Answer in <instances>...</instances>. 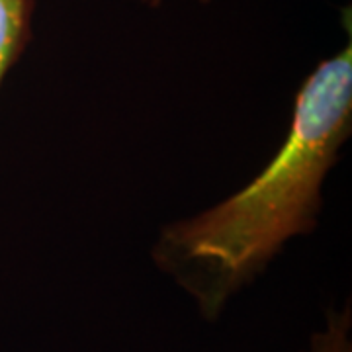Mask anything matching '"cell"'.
Returning a JSON list of instances; mask_svg holds the SVG:
<instances>
[{
    "mask_svg": "<svg viewBox=\"0 0 352 352\" xmlns=\"http://www.w3.org/2000/svg\"><path fill=\"white\" fill-rule=\"evenodd\" d=\"M298 352H352V307H329L323 325L309 335Z\"/></svg>",
    "mask_w": 352,
    "mask_h": 352,
    "instance_id": "3957f363",
    "label": "cell"
},
{
    "mask_svg": "<svg viewBox=\"0 0 352 352\" xmlns=\"http://www.w3.org/2000/svg\"><path fill=\"white\" fill-rule=\"evenodd\" d=\"M163 2L164 0H141V4H143V6L153 8V10H155V8H161V6H163Z\"/></svg>",
    "mask_w": 352,
    "mask_h": 352,
    "instance_id": "277c9868",
    "label": "cell"
},
{
    "mask_svg": "<svg viewBox=\"0 0 352 352\" xmlns=\"http://www.w3.org/2000/svg\"><path fill=\"white\" fill-rule=\"evenodd\" d=\"M352 135V43L323 59L296 92L284 143L239 192L161 227L153 264L214 323L289 241L314 233L323 186Z\"/></svg>",
    "mask_w": 352,
    "mask_h": 352,
    "instance_id": "6da1fadb",
    "label": "cell"
},
{
    "mask_svg": "<svg viewBox=\"0 0 352 352\" xmlns=\"http://www.w3.org/2000/svg\"><path fill=\"white\" fill-rule=\"evenodd\" d=\"M36 0H0V87L34 39Z\"/></svg>",
    "mask_w": 352,
    "mask_h": 352,
    "instance_id": "7a4b0ae2",
    "label": "cell"
}]
</instances>
